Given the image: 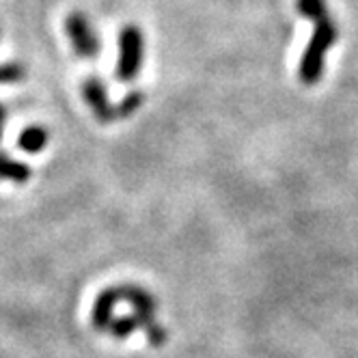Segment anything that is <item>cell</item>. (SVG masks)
I'll return each mask as SVG.
<instances>
[{
    "label": "cell",
    "instance_id": "5bb4252c",
    "mask_svg": "<svg viewBox=\"0 0 358 358\" xmlns=\"http://www.w3.org/2000/svg\"><path fill=\"white\" fill-rule=\"evenodd\" d=\"M0 138H3V127H0Z\"/></svg>",
    "mask_w": 358,
    "mask_h": 358
},
{
    "label": "cell",
    "instance_id": "5b68a950",
    "mask_svg": "<svg viewBox=\"0 0 358 358\" xmlns=\"http://www.w3.org/2000/svg\"><path fill=\"white\" fill-rule=\"evenodd\" d=\"M117 292L115 287H108L95 298L93 311H91V324L97 332H106L113 322V311L117 306Z\"/></svg>",
    "mask_w": 358,
    "mask_h": 358
},
{
    "label": "cell",
    "instance_id": "52a82bcc",
    "mask_svg": "<svg viewBox=\"0 0 358 358\" xmlns=\"http://www.w3.org/2000/svg\"><path fill=\"white\" fill-rule=\"evenodd\" d=\"M31 175H33V171L29 164L13 160L9 153H0V179L13 182V184H27Z\"/></svg>",
    "mask_w": 358,
    "mask_h": 358
},
{
    "label": "cell",
    "instance_id": "30bf717a",
    "mask_svg": "<svg viewBox=\"0 0 358 358\" xmlns=\"http://www.w3.org/2000/svg\"><path fill=\"white\" fill-rule=\"evenodd\" d=\"M145 104V93L143 91H130L119 104L115 106L117 110V119H127L141 110V106Z\"/></svg>",
    "mask_w": 358,
    "mask_h": 358
},
{
    "label": "cell",
    "instance_id": "3957f363",
    "mask_svg": "<svg viewBox=\"0 0 358 358\" xmlns=\"http://www.w3.org/2000/svg\"><path fill=\"white\" fill-rule=\"evenodd\" d=\"M65 31L73 45V52L85 61H93L99 55V39L89 17L80 11H71L65 17Z\"/></svg>",
    "mask_w": 358,
    "mask_h": 358
},
{
    "label": "cell",
    "instance_id": "7a4b0ae2",
    "mask_svg": "<svg viewBox=\"0 0 358 358\" xmlns=\"http://www.w3.org/2000/svg\"><path fill=\"white\" fill-rule=\"evenodd\" d=\"M145 61V35L134 24H127L119 33V59L115 76L121 83H132Z\"/></svg>",
    "mask_w": 358,
    "mask_h": 358
},
{
    "label": "cell",
    "instance_id": "8fae6325",
    "mask_svg": "<svg viewBox=\"0 0 358 358\" xmlns=\"http://www.w3.org/2000/svg\"><path fill=\"white\" fill-rule=\"evenodd\" d=\"M296 9L300 15H304L311 22H320L330 15L326 0H296Z\"/></svg>",
    "mask_w": 358,
    "mask_h": 358
},
{
    "label": "cell",
    "instance_id": "4fadbf2b",
    "mask_svg": "<svg viewBox=\"0 0 358 358\" xmlns=\"http://www.w3.org/2000/svg\"><path fill=\"white\" fill-rule=\"evenodd\" d=\"M5 121H7V108H5L3 104H0V127L5 125Z\"/></svg>",
    "mask_w": 358,
    "mask_h": 358
},
{
    "label": "cell",
    "instance_id": "277c9868",
    "mask_svg": "<svg viewBox=\"0 0 358 358\" xmlns=\"http://www.w3.org/2000/svg\"><path fill=\"white\" fill-rule=\"evenodd\" d=\"M83 97L87 101V106L91 108L93 117L101 123V125H108L117 119V110L110 104V97L106 91V85L101 83L95 76H89V78L83 83Z\"/></svg>",
    "mask_w": 358,
    "mask_h": 358
},
{
    "label": "cell",
    "instance_id": "6da1fadb",
    "mask_svg": "<svg viewBox=\"0 0 358 358\" xmlns=\"http://www.w3.org/2000/svg\"><path fill=\"white\" fill-rule=\"evenodd\" d=\"M337 37H339V31H337V24L332 20V15L315 22L313 35L304 48V55H302L300 67H298V78L302 85L320 83L322 73H324L326 52L337 43Z\"/></svg>",
    "mask_w": 358,
    "mask_h": 358
},
{
    "label": "cell",
    "instance_id": "7c38bea8",
    "mask_svg": "<svg viewBox=\"0 0 358 358\" xmlns=\"http://www.w3.org/2000/svg\"><path fill=\"white\" fill-rule=\"evenodd\" d=\"M27 78V67L20 63H3L0 65V85L20 83Z\"/></svg>",
    "mask_w": 358,
    "mask_h": 358
},
{
    "label": "cell",
    "instance_id": "ba28073f",
    "mask_svg": "<svg viewBox=\"0 0 358 358\" xmlns=\"http://www.w3.org/2000/svg\"><path fill=\"white\" fill-rule=\"evenodd\" d=\"M50 136H48V130L41 125H31L27 127L20 136H17V147L27 153H39L41 149H45Z\"/></svg>",
    "mask_w": 358,
    "mask_h": 358
},
{
    "label": "cell",
    "instance_id": "9c48e42d",
    "mask_svg": "<svg viewBox=\"0 0 358 358\" xmlns=\"http://www.w3.org/2000/svg\"><path fill=\"white\" fill-rule=\"evenodd\" d=\"M138 328H141V322H138V317L132 313V315H123V317L113 320L106 332H108L110 337H115V339H127L130 335H134V332H136Z\"/></svg>",
    "mask_w": 358,
    "mask_h": 358
},
{
    "label": "cell",
    "instance_id": "8992f818",
    "mask_svg": "<svg viewBox=\"0 0 358 358\" xmlns=\"http://www.w3.org/2000/svg\"><path fill=\"white\" fill-rule=\"evenodd\" d=\"M117 300L119 302H127L132 306V311H151L156 313L158 311V302L153 298L147 289L136 287V285H117Z\"/></svg>",
    "mask_w": 358,
    "mask_h": 358
}]
</instances>
